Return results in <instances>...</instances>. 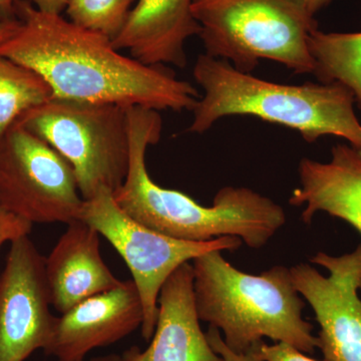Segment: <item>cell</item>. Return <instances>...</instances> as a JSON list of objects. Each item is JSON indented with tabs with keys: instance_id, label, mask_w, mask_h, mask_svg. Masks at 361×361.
Wrapping results in <instances>:
<instances>
[{
	"instance_id": "1",
	"label": "cell",
	"mask_w": 361,
	"mask_h": 361,
	"mask_svg": "<svg viewBox=\"0 0 361 361\" xmlns=\"http://www.w3.org/2000/svg\"><path fill=\"white\" fill-rule=\"evenodd\" d=\"M18 32L0 44V56L37 71L52 99L116 104L156 111H191L199 92L166 66H148L125 56L110 37L42 13L18 0Z\"/></svg>"
},
{
	"instance_id": "2",
	"label": "cell",
	"mask_w": 361,
	"mask_h": 361,
	"mask_svg": "<svg viewBox=\"0 0 361 361\" xmlns=\"http://www.w3.org/2000/svg\"><path fill=\"white\" fill-rule=\"evenodd\" d=\"M129 128V171L113 195L132 219L175 239L206 242L238 237L252 249L262 248L283 227V208L249 188H222L213 206L205 207L182 192L159 186L147 170L146 153L161 140L160 111L130 108Z\"/></svg>"
},
{
	"instance_id": "3",
	"label": "cell",
	"mask_w": 361,
	"mask_h": 361,
	"mask_svg": "<svg viewBox=\"0 0 361 361\" xmlns=\"http://www.w3.org/2000/svg\"><path fill=\"white\" fill-rule=\"evenodd\" d=\"M193 77L203 96L188 132L204 134L226 116H252L295 130L310 144L325 135L342 137L353 148L361 144L355 97L337 82L277 84L206 54L197 59Z\"/></svg>"
},
{
	"instance_id": "4",
	"label": "cell",
	"mask_w": 361,
	"mask_h": 361,
	"mask_svg": "<svg viewBox=\"0 0 361 361\" xmlns=\"http://www.w3.org/2000/svg\"><path fill=\"white\" fill-rule=\"evenodd\" d=\"M222 251L194 259V295L200 322L222 330L226 345L244 353L264 337L312 355L318 348L313 327L302 318L304 301L290 269L276 265L260 275L235 268Z\"/></svg>"
},
{
	"instance_id": "5",
	"label": "cell",
	"mask_w": 361,
	"mask_h": 361,
	"mask_svg": "<svg viewBox=\"0 0 361 361\" xmlns=\"http://www.w3.org/2000/svg\"><path fill=\"white\" fill-rule=\"evenodd\" d=\"M206 54L251 73L262 59L298 75H313L310 35L314 16L300 0H193Z\"/></svg>"
},
{
	"instance_id": "6",
	"label": "cell",
	"mask_w": 361,
	"mask_h": 361,
	"mask_svg": "<svg viewBox=\"0 0 361 361\" xmlns=\"http://www.w3.org/2000/svg\"><path fill=\"white\" fill-rule=\"evenodd\" d=\"M18 123L71 164L85 201L122 186L130 165L129 108L51 99Z\"/></svg>"
},
{
	"instance_id": "7",
	"label": "cell",
	"mask_w": 361,
	"mask_h": 361,
	"mask_svg": "<svg viewBox=\"0 0 361 361\" xmlns=\"http://www.w3.org/2000/svg\"><path fill=\"white\" fill-rule=\"evenodd\" d=\"M78 219L103 235L129 267L141 296L142 336L147 341L155 332L159 294L168 277L180 265L207 252L235 251L243 244L233 236L194 242L161 234L123 213L116 205L113 192L106 189L84 201Z\"/></svg>"
},
{
	"instance_id": "8",
	"label": "cell",
	"mask_w": 361,
	"mask_h": 361,
	"mask_svg": "<svg viewBox=\"0 0 361 361\" xmlns=\"http://www.w3.org/2000/svg\"><path fill=\"white\" fill-rule=\"evenodd\" d=\"M84 199L71 164L16 122L0 137V205L30 224L78 220Z\"/></svg>"
},
{
	"instance_id": "9",
	"label": "cell",
	"mask_w": 361,
	"mask_h": 361,
	"mask_svg": "<svg viewBox=\"0 0 361 361\" xmlns=\"http://www.w3.org/2000/svg\"><path fill=\"white\" fill-rule=\"evenodd\" d=\"M310 261L329 271V276L303 263L290 273L319 324L318 348L326 361H361V243L341 256L318 252Z\"/></svg>"
},
{
	"instance_id": "10",
	"label": "cell",
	"mask_w": 361,
	"mask_h": 361,
	"mask_svg": "<svg viewBox=\"0 0 361 361\" xmlns=\"http://www.w3.org/2000/svg\"><path fill=\"white\" fill-rule=\"evenodd\" d=\"M44 259L28 235L11 242L0 274V361H25L51 339L56 316Z\"/></svg>"
},
{
	"instance_id": "11",
	"label": "cell",
	"mask_w": 361,
	"mask_h": 361,
	"mask_svg": "<svg viewBox=\"0 0 361 361\" xmlns=\"http://www.w3.org/2000/svg\"><path fill=\"white\" fill-rule=\"evenodd\" d=\"M144 310L133 280L90 297L56 316L45 355L59 361H82L94 349L122 341L142 326Z\"/></svg>"
},
{
	"instance_id": "12",
	"label": "cell",
	"mask_w": 361,
	"mask_h": 361,
	"mask_svg": "<svg viewBox=\"0 0 361 361\" xmlns=\"http://www.w3.org/2000/svg\"><path fill=\"white\" fill-rule=\"evenodd\" d=\"M158 318L148 348L133 346L126 361H224L202 331L194 295L193 267L184 263L168 277L158 298Z\"/></svg>"
},
{
	"instance_id": "13",
	"label": "cell",
	"mask_w": 361,
	"mask_h": 361,
	"mask_svg": "<svg viewBox=\"0 0 361 361\" xmlns=\"http://www.w3.org/2000/svg\"><path fill=\"white\" fill-rule=\"evenodd\" d=\"M192 6L193 0H137L111 42L145 65L185 68L188 39L201 30Z\"/></svg>"
},
{
	"instance_id": "14",
	"label": "cell",
	"mask_w": 361,
	"mask_h": 361,
	"mask_svg": "<svg viewBox=\"0 0 361 361\" xmlns=\"http://www.w3.org/2000/svg\"><path fill=\"white\" fill-rule=\"evenodd\" d=\"M44 270L51 306L61 314L122 282L102 258L99 233L80 219L68 224L45 257Z\"/></svg>"
},
{
	"instance_id": "15",
	"label": "cell",
	"mask_w": 361,
	"mask_h": 361,
	"mask_svg": "<svg viewBox=\"0 0 361 361\" xmlns=\"http://www.w3.org/2000/svg\"><path fill=\"white\" fill-rule=\"evenodd\" d=\"M298 174L300 187L289 203L306 205L301 214L304 223L310 224L316 213L325 212L361 235V159L353 146H334L329 163L302 159Z\"/></svg>"
},
{
	"instance_id": "16",
	"label": "cell",
	"mask_w": 361,
	"mask_h": 361,
	"mask_svg": "<svg viewBox=\"0 0 361 361\" xmlns=\"http://www.w3.org/2000/svg\"><path fill=\"white\" fill-rule=\"evenodd\" d=\"M308 44L315 63L313 75L322 84L343 85L361 110V32H324L316 28Z\"/></svg>"
},
{
	"instance_id": "17",
	"label": "cell",
	"mask_w": 361,
	"mask_h": 361,
	"mask_svg": "<svg viewBox=\"0 0 361 361\" xmlns=\"http://www.w3.org/2000/svg\"><path fill=\"white\" fill-rule=\"evenodd\" d=\"M51 99V87L37 71L0 56V137L23 114Z\"/></svg>"
},
{
	"instance_id": "18",
	"label": "cell",
	"mask_w": 361,
	"mask_h": 361,
	"mask_svg": "<svg viewBox=\"0 0 361 361\" xmlns=\"http://www.w3.org/2000/svg\"><path fill=\"white\" fill-rule=\"evenodd\" d=\"M137 0H70L68 20L113 39L122 30Z\"/></svg>"
},
{
	"instance_id": "19",
	"label": "cell",
	"mask_w": 361,
	"mask_h": 361,
	"mask_svg": "<svg viewBox=\"0 0 361 361\" xmlns=\"http://www.w3.org/2000/svg\"><path fill=\"white\" fill-rule=\"evenodd\" d=\"M206 336L211 348L224 361H264L260 353V346L263 341L254 343L246 353H236L226 345L222 336H221L220 330L216 327L210 326V329L206 332Z\"/></svg>"
},
{
	"instance_id": "20",
	"label": "cell",
	"mask_w": 361,
	"mask_h": 361,
	"mask_svg": "<svg viewBox=\"0 0 361 361\" xmlns=\"http://www.w3.org/2000/svg\"><path fill=\"white\" fill-rule=\"evenodd\" d=\"M32 228L30 222L9 213L0 205V249L6 242L11 243L14 239L30 235Z\"/></svg>"
},
{
	"instance_id": "21",
	"label": "cell",
	"mask_w": 361,
	"mask_h": 361,
	"mask_svg": "<svg viewBox=\"0 0 361 361\" xmlns=\"http://www.w3.org/2000/svg\"><path fill=\"white\" fill-rule=\"evenodd\" d=\"M260 353L264 361H320L313 360L302 351L285 342H278L273 345H268L262 341Z\"/></svg>"
},
{
	"instance_id": "22",
	"label": "cell",
	"mask_w": 361,
	"mask_h": 361,
	"mask_svg": "<svg viewBox=\"0 0 361 361\" xmlns=\"http://www.w3.org/2000/svg\"><path fill=\"white\" fill-rule=\"evenodd\" d=\"M42 13L63 14L70 0H26Z\"/></svg>"
},
{
	"instance_id": "23",
	"label": "cell",
	"mask_w": 361,
	"mask_h": 361,
	"mask_svg": "<svg viewBox=\"0 0 361 361\" xmlns=\"http://www.w3.org/2000/svg\"><path fill=\"white\" fill-rule=\"evenodd\" d=\"M18 0H0V21L18 20L16 16V4Z\"/></svg>"
},
{
	"instance_id": "24",
	"label": "cell",
	"mask_w": 361,
	"mask_h": 361,
	"mask_svg": "<svg viewBox=\"0 0 361 361\" xmlns=\"http://www.w3.org/2000/svg\"><path fill=\"white\" fill-rule=\"evenodd\" d=\"M20 26V20L0 21V44H4L7 39L18 32Z\"/></svg>"
},
{
	"instance_id": "25",
	"label": "cell",
	"mask_w": 361,
	"mask_h": 361,
	"mask_svg": "<svg viewBox=\"0 0 361 361\" xmlns=\"http://www.w3.org/2000/svg\"><path fill=\"white\" fill-rule=\"evenodd\" d=\"M301 4L312 16L331 4L334 0H300Z\"/></svg>"
},
{
	"instance_id": "26",
	"label": "cell",
	"mask_w": 361,
	"mask_h": 361,
	"mask_svg": "<svg viewBox=\"0 0 361 361\" xmlns=\"http://www.w3.org/2000/svg\"><path fill=\"white\" fill-rule=\"evenodd\" d=\"M85 361V360H82ZM90 361H126L123 360V355H108L104 357L94 358Z\"/></svg>"
},
{
	"instance_id": "27",
	"label": "cell",
	"mask_w": 361,
	"mask_h": 361,
	"mask_svg": "<svg viewBox=\"0 0 361 361\" xmlns=\"http://www.w3.org/2000/svg\"><path fill=\"white\" fill-rule=\"evenodd\" d=\"M356 149V152H357L358 155H360L361 159V144L360 146L357 147V148H355Z\"/></svg>"
}]
</instances>
